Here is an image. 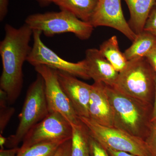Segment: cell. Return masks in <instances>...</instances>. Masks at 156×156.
Returning <instances> with one entry per match:
<instances>
[{
  "label": "cell",
  "mask_w": 156,
  "mask_h": 156,
  "mask_svg": "<svg viewBox=\"0 0 156 156\" xmlns=\"http://www.w3.org/2000/svg\"><path fill=\"white\" fill-rule=\"evenodd\" d=\"M7 138L4 137L2 134H0V147L1 150L4 149V146H5L6 142H7Z\"/></svg>",
  "instance_id": "31"
},
{
  "label": "cell",
  "mask_w": 156,
  "mask_h": 156,
  "mask_svg": "<svg viewBox=\"0 0 156 156\" xmlns=\"http://www.w3.org/2000/svg\"><path fill=\"white\" fill-rule=\"evenodd\" d=\"M99 51L119 73L123 70L128 63L124 53L119 47L118 38L116 36L105 41L99 47Z\"/></svg>",
  "instance_id": "17"
},
{
  "label": "cell",
  "mask_w": 156,
  "mask_h": 156,
  "mask_svg": "<svg viewBox=\"0 0 156 156\" xmlns=\"http://www.w3.org/2000/svg\"><path fill=\"white\" fill-rule=\"evenodd\" d=\"M71 138L68 139L61 144L54 156H71Z\"/></svg>",
  "instance_id": "24"
},
{
  "label": "cell",
  "mask_w": 156,
  "mask_h": 156,
  "mask_svg": "<svg viewBox=\"0 0 156 156\" xmlns=\"http://www.w3.org/2000/svg\"><path fill=\"white\" fill-rule=\"evenodd\" d=\"M89 146L90 156H110L106 149L90 134Z\"/></svg>",
  "instance_id": "22"
},
{
  "label": "cell",
  "mask_w": 156,
  "mask_h": 156,
  "mask_svg": "<svg viewBox=\"0 0 156 156\" xmlns=\"http://www.w3.org/2000/svg\"><path fill=\"white\" fill-rule=\"evenodd\" d=\"M41 5L45 6L50 5L52 3H54L55 0H36Z\"/></svg>",
  "instance_id": "30"
},
{
  "label": "cell",
  "mask_w": 156,
  "mask_h": 156,
  "mask_svg": "<svg viewBox=\"0 0 156 156\" xmlns=\"http://www.w3.org/2000/svg\"><path fill=\"white\" fill-rule=\"evenodd\" d=\"M156 45V37L143 30L137 34L131 46L125 50L124 54L128 61L144 58Z\"/></svg>",
  "instance_id": "16"
},
{
  "label": "cell",
  "mask_w": 156,
  "mask_h": 156,
  "mask_svg": "<svg viewBox=\"0 0 156 156\" xmlns=\"http://www.w3.org/2000/svg\"><path fill=\"white\" fill-rule=\"evenodd\" d=\"M154 76L155 72L145 57L130 60L119 73L113 87L125 95L153 105Z\"/></svg>",
  "instance_id": "3"
},
{
  "label": "cell",
  "mask_w": 156,
  "mask_h": 156,
  "mask_svg": "<svg viewBox=\"0 0 156 156\" xmlns=\"http://www.w3.org/2000/svg\"><path fill=\"white\" fill-rule=\"evenodd\" d=\"M14 112L15 109L9 105L0 106V134H3Z\"/></svg>",
  "instance_id": "21"
},
{
  "label": "cell",
  "mask_w": 156,
  "mask_h": 156,
  "mask_svg": "<svg viewBox=\"0 0 156 156\" xmlns=\"http://www.w3.org/2000/svg\"><path fill=\"white\" fill-rule=\"evenodd\" d=\"M49 113L45 96L44 81L37 74L27 92L22 110L19 115V123L14 134L7 138L5 146L17 147L27 132Z\"/></svg>",
  "instance_id": "4"
},
{
  "label": "cell",
  "mask_w": 156,
  "mask_h": 156,
  "mask_svg": "<svg viewBox=\"0 0 156 156\" xmlns=\"http://www.w3.org/2000/svg\"><path fill=\"white\" fill-rule=\"evenodd\" d=\"M105 86L114 112V127L145 139L153 105L125 95L114 87Z\"/></svg>",
  "instance_id": "2"
},
{
  "label": "cell",
  "mask_w": 156,
  "mask_h": 156,
  "mask_svg": "<svg viewBox=\"0 0 156 156\" xmlns=\"http://www.w3.org/2000/svg\"><path fill=\"white\" fill-rule=\"evenodd\" d=\"M130 12L129 23L136 34L144 30L146 22L152 10L154 7L156 0H124Z\"/></svg>",
  "instance_id": "14"
},
{
  "label": "cell",
  "mask_w": 156,
  "mask_h": 156,
  "mask_svg": "<svg viewBox=\"0 0 156 156\" xmlns=\"http://www.w3.org/2000/svg\"><path fill=\"white\" fill-rule=\"evenodd\" d=\"M9 0H0V20L3 21L8 14Z\"/></svg>",
  "instance_id": "26"
},
{
  "label": "cell",
  "mask_w": 156,
  "mask_h": 156,
  "mask_svg": "<svg viewBox=\"0 0 156 156\" xmlns=\"http://www.w3.org/2000/svg\"><path fill=\"white\" fill-rule=\"evenodd\" d=\"M72 136L71 123L59 113L50 112L27 132L20 148L47 141L69 139Z\"/></svg>",
  "instance_id": "9"
},
{
  "label": "cell",
  "mask_w": 156,
  "mask_h": 156,
  "mask_svg": "<svg viewBox=\"0 0 156 156\" xmlns=\"http://www.w3.org/2000/svg\"><path fill=\"white\" fill-rule=\"evenodd\" d=\"M145 58L156 73V45L147 54Z\"/></svg>",
  "instance_id": "25"
},
{
  "label": "cell",
  "mask_w": 156,
  "mask_h": 156,
  "mask_svg": "<svg viewBox=\"0 0 156 156\" xmlns=\"http://www.w3.org/2000/svg\"><path fill=\"white\" fill-rule=\"evenodd\" d=\"M144 30L146 31L156 37V8L154 7L149 15Z\"/></svg>",
  "instance_id": "23"
},
{
  "label": "cell",
  "mask_w": 156,
  "mask_h": 156,
  "mask_svg": "<svg viewBox=\"0 0 156 156\" xmlns=\"http://www.w3.org/2000/svg\"><path fill=\"white\" fill-rule=\"evenodd\" d=\"M68 139L40 143L23 148L20 147L17 156H54L59 147Z\"/></svg>",
  "instance_id": "19"
},
{
  "label": "cell",
  "mask_w": 156,
  "mask_h": 156,
  "mask_svg": "<svg viewBox=\"0 0 156 156\" xmlns=\"http://www.w3.org/2000/svg\"><path fill=\"white\" fill-rule=\"evenodd\" d=\"M5 31L4 38L0 42L2 63L0 88L7 93L9 105H11L17 100L22 90L23 66L31 49L30 42L33 31L26 23L18 28L7 23Z\"/></svg>",
  "instance_id": "1"
},
{
  "label": "cell",
  "mask_w": 156,
  "mask_h": 156,
  "mask_svg": "<svg viewBox=\"0 0 156 156\" xmlns=\"http://www.w3.org/2000/svg\"><path fill=\"white\" fill-rule=\"evenodd\" d=\"M155 93L152 111L151 121L156 120V73H155L154 76Z\"/></svg>",
  "instance_id": "29"
},
{
  "label": "cell",
  "mask_w": 156,
  "mask_h": 156,
  "mask_svg": "<svg viewBox=\"0 0 156 156\" xmlns=\"http://www.w3.org/2000/svg\"><path fill=\"white\" fill-rule=\"evenodd\" d=\"M85 60L87 72L90 79L94 82L102 83L113 87L116 82L119 73L98 49H87L85 53Z\"/></svg>",
  "instance_id": "13"
},
{
  "label": "cell",
  "mask_w": 156,
  "mask_h": 156,
  "mask_svg": "<svg viewBox=\"0 0 156 156\" xmlns=\"http://www.w3.org/2000/svg\"><path fill=\"white\" fill-rule=\"evenodd\" d=\"M110 156H137L124 151H119L108 149H106Z\"/></svg>",
  "instance_id": "28"
},
{
  "label": "cell",
  "mask_w": 156,
  "mask_h": 156,
  "mask_svg": "<svg viewBox=\"0 0 156 156\" xmlns=\"http://www.w3.org/2000/svg\"><path fill=\"white\" fill-rule=\"evenodd\" d=\"M89 113V118L98 124L114 127V112L103 83L94 82L92 85Z\"/></svg>",
  "instance_id": "12"
},
{
  "label": "cell",
  "mask_w": 156,
  "mask_h": 156,
  "mask_svg": "<svg viewBox=\"0 0 156 156\" xmlns=\"http://www.w3.org/2000/svg\"><path fill=\"white\" fill-rule=\"evenodd\" d=\"M154 7H155V8H156V1L155 5Z\"/></svg>",
  "instance_id": "32"
},
{
  "label": "cell",
  "mask_w": 156,
  "mask_h": 156,
  "mask_svg": "<svg viewBox=\"0 0 156 156\" xmlns=\"http://www.w3.org/2000/svg\"><path fill=\"white\" fill-rule=\"evenodd\" d=\"M33 44L27 61L34 67L44 65L58 70L68 73L76 77L89 80L85 59L77 62L66 61L59 57L44 44L41 39V31L33 30Z\"/></svg>",
  "instance_id": "7"
},
{
  "label": "cell",
  "mask_w": 156,
  "mask_h": 156,
  "mask_svg": "<svg viewBox=\"0 0 156 156\" xmlns=\"http://www.w3.org/2000/svg\"><path fill=\"white\" fill-rule=\"evenodd\" d=\"M34 68L44 81L45 96L49 112L59 113L71 124L80 122L79 117L58 81L57 70L44 65L37 66Z\"/></svg>",
  "instance_id": "8"
},
{
  "label": "cell",
  "mask_w": 156,
  "mask_h": 156,
  "mask_svg": "<svg viewBox=\"0 0 156 156\" xmlns=\"http://www.w3.org/2000/svg\"><path fill=\"white\" fill-rule=\"evenodd\" d=\"M99 0H55L62 11H67L85 22H90Z\"/></svg>",
  "instance_id": "15"
},
{
  "label": "cell",
  "mask_w": 156,
  "mask_h": 156,
  "mask_svg": "<svg viewBox=\"0 0 156 156\" xmlns=\"http://www.w3.org/2000/svg\"><path fill=\"white\" fill-rule=\"evenodd\" d=\"M122 0H99L90 23L94 27L105 26L122 33L133 42L137 34L127 22L122 9Z\"/></svg>",
  "instance_id": "10"
},
{
  "label": "cell",
  "mask_w": 156,
  "mask_h": 156,
  "mask_svg": "<svg viewBox=\"0 0 156 156\" xmlns=\"http://www.w3.org/2000/svg\"><path fill=\"white\" fill-rule=\"evenodd\" d=\"M33 30L41 31L48 37L71 33L82 40L91 37L94 27L67 11L49 12L31 14L25 20Z\"/></svg>",
  "instance_id": "5"
},
{
  "label": "cell",
  "mask_w": 156,
  "mask_h": 156,
  "mask_svg": "<svg viewBox=\"0 0 156 156\" xmlns=\"http://www.w3.org/2000/svg\"><path fill=\"white\" fill-rule=\"evenodd\" d=\"M144 140L151 156H156V120L151 121L147 135Z\"/></svg>",
  "instance_id": "20"
},
{
  "label": "cell",
  "mask_w": 156,
  "mask_h": 156,
  "mask_svg": "<svg viewBox=\"0 0 156 156\" xmlns=\"http://www.w3.org/2000/svg\"><path fill=\"white\" fill-rule=\"evenodd\" d=\"M19 147L12 148L7 150H1L0 156H17Z\"/></svg>",
  "instance_id": "27"
},
{
  "label": "cell",
  "mask_w": 156,
  "mask_h": 156,
  "mask_svg": "<svg viewBox=\"0 0 156 156\" xmlns=\"http://www.w3.org/2000/svg\"><path fill=\"white\" fill-rule=\"evenodd\" d=\"M89 134L106 149L126 152L137 156H151L144 140L115 127L100 125L89 118L79 117Z\"/></svg>",
  "instance_id": "6"
},
{
  "label": "cell",
  "mask_w": 156,
  "mask_h": 156,
  "mask_svg": "<svg viewBox=\"0 0 156 156\" xmlns=\"http://www.w3.org/2000/svg\"><path fill=\"white\" fill-rule=\"evenodd\" d=\"M58 81L79 117L89 118V106L92 85L77 77L57 70Z\"/></svg>",
  "instance_id": "11"
},
{
  "label": "cell",
  "mask_w": 156,
  "mask_h": 156,
  "mask_svg": "<svg viewBox=\"0 0 156 156\" xmlns=\"http://www.w3.org/2000/svg\"><path fill=\"white\" fill-rule=\"evenodd\" d=\"M71 125V156H90L88 128L81 121L78 124Z\"/></svg>",
  "instance_id": "18"
}]
</instances>
